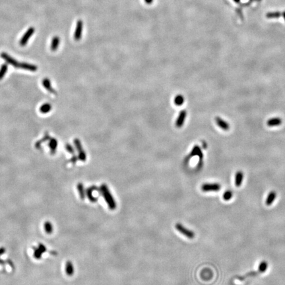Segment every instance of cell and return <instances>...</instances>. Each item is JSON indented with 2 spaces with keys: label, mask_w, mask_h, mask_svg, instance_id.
Segmentation results:
<instances>
[{
  "label": "cell",
  "mask_w": 285,
  "mask_h": 285,
  "mask_svg": "<svg viewBox=\"0 0 285 285\" xmlns=\"http://www.w3.org/2000/svg\"><path fill=\"white\" fill-rule=\"evenodd\" d=\"M48 139H50V137H49V135H48V134H46V136L44 137V138L43 139H42V140H40V141L36 142V147L38 148V149H39V148L40 147V144L42 143L41 142H43V141H46V140H48Z\"/></svg>",
  "instance_id": "484cf974"
},
{
  "label": "cell",
  "mask_w": 285,
  "mask_h": 285,
  "mask_svg": "<svg viewBox=\"0 0 285 285\" xmlns=\"http://www.w3.org/2000/svg\"><path fill=\"white\" fill-rule=\"evenodd\" d=\"M184 102V98L181 95L176 96L174 99V103L177 106H181Z\"/></svg>",
  "instance_id": "44dd1931"
},
{
  "label": "cell",
  "mask_w": 285,
  "mask_h": 285,
  "mask_svg": "<svg viewBox=\"0 0 285 285\" xmlns=\"http://www.w3.org/2000/svg\"><path fill=\"white\" fill-rule=\"evenodd\" d=\"M77 187H78L79 192V193H80V196H81L82 199H83V198L85 197V191H84V188H83V184L82 183H79Z\"/></svg>",
  "instance_id": "cb8c5ba5"
},
{
  "label": "cell",
  "mask_w": 285,
  "mask_h": 285,
  "mask_svg": "<svg viewBox=\"0 0 285 285\" xmlns=\"http://www.w3.org/2000/svg\"><path fill=\"white\" fill-rule=\"evenodd\" d=\"M34 30H34V28L33 27H30L27 30V32L23 36L22 39L19 41V44L20 45V46H25V45L27 44L28 41H29L30 36L34 34Z\"/></svg>",
  "instance_id": "5b68a950"
},
{
  "label": "cell",
  "mask_w": 285,
  "mask_h": 285,
  "mask_svg": "<svg viewBox=\"0 0 285 285\" xmlns=\"http://www.w3.org/2000/svg\"><path fill=\"white\" fill-rule=\"evenodd\" d=\"M282 16V13L279 11H274V12H269L267 13L266 17L267 19H277L279 18L280 17Z\"/></svg>",
  "instance_id": "ac0fdd59"
},
{
  "label": "cell",
  "mask_w": 285,
  "mask_h": 285,
  "mask_svg": "<svg viewBox=\"0 0 285 285\" xmlns=\"http://www.w3.org/2000/svg\"><path fill=\"white\" fill-rule=\"evenodd\" d=\"M19 67H20L23 69H25V70H28L30 71H36L38 67L37 66L33 64H30L28 63H25V62H23V63H20L19 64Z\"/></svg>",
  "instance_id": "30bf717a"
},
{
  "label": "cell",
  "mask_w": 285,
  "mask_h": 285,
  "mask_svg": "<svg viewBox=\"0 0 285 285\" xmlns=\"http://www.w3.org/2000/svg\"><path fill=\"white\" fill-rule=\"evenodd\" d=\"M77 156H76L75 155L73 156V157L71 158V161L73 162V163H75L76 161H77Z\"/></svg>",
  "instance_id": "4316f807"
},
{
  "label": "cell",
  "mask_w": 285,
  "mask_h": 285,
  "mask_svg": "<svg viewBox=\"0 0 285 285\" xmlns=\"http://www.w3.org/2000/svg\"><path fill=\"white\" fill-rule=\"evenodd\" d=\"M52 110V106L50 104L45 103L42 104L40 108V112L42 114H47L50 112Z\"/></svg>",
  "instance_id": "e0dca14e"
},
{
  "label": "cell",
  "mask_w": 285,
  "mask_h": 285,
  "mask_svg": "<svg viewBox=\"0 0 285 285\" xmlns=\"http://www.w3.org/2000/svg\"><path fill=\"white\" fill-rule=\"evenodd\" d=\"M96 188V187L95 186H93L92 187H90V188L88 189V191H87V194H88V196H89V198L90 199V200H91V201H92V202H95V201H96V199L95 197H94L92 196V190L94 189H95Z\"/></svg>",
  "instance_id": "603a6c76"
},
{
  "label": "cell",
  "mask_w": 285,
  "mask_h": 285,
  "mask_svg": "<svg viewBox=\"0 0 285 285\" xmlns=\"http://www.w3.org/2000/svg\"><path fill=\"white\" fill-rule=\"evenodd\" d=\"M65 148H66V150H67V151L69 152V153H71V154H72V155H75L74 149V147H73L70 144H69V143L66 144Z\"/></svg>",
  "instance_id": "d4e9b609"
},
{
  "label": "cell",
  "mask_w": 285,
  "mask_h": 285,
  "mask_svg": "<svg viewBox=\"0 0 285 285\" xmlns=\"http://www.w3.org/2000/svg\"><path fill=\"white\" fill-rule=\"evenodd\" d=\"M83 23L82 20H79L76 25V29L74 33V39L75 40H79L81 39L82 32H83Z\"/></svg>",
  "instance_id": "52a82bcc"
},
{
  "label": "cell",
  "mask_w": 285,
  "mask_h": 285,
  "mask_svg": "<svg viewBox=\"0 0 285 285\" xmlns=\"http://www.w3.org/2000/svg\"><path fill=\"white\" fill-rule=\"evenodd\" d=\"M74 144L75 145L76 149H77V150L78 151L79 159L80 160V161L85 162L86 158V155L85 151L83 150L81 141H80V140L78 139H75L74 140Z\"/></svg>",
  "instance_id": "277c9868"
},
{
  "label": "cell",
  "mask_w": 285,
  "mask_h": 285,
  "mask_svg": "<svg viewBox=\"0 0 285 285\" xmlns=\"http://www.w3.org/2000/svg\"><path fill=\"white\" fill-rule=\"evenodd\" d=\"M267 267H268V263H267V262H265V261H263L259 265V271L260 273H265L267 269Z\"/></svg>",
  "instance_id": "d6986e66"
},
{
  "label": "cell",
  "mask_w": 285,
  "mask_h": 285,
  "mask_svg": "<svg viewBox=\"0 0 285 285\" xmlns=\"http://www.w3.org/2000/svg\"><path fill=\"white\" fill-rule=\"evenodd\" d=\"M60 38H59L58 36H54L53 39H52V42H51V46H50V48H51V50L52 51H55L56 50L58 47H59V45H60Z\"/></svg>",
  "instance_id": "9a60e30c"
},
{
  "label": "cell",
  "mask_w": 285,
  "mask_h": 285,
  "mask_svg": "<svg viewBox=\"0 0 285 285\" xmlns=\"http://www.w3.org/2000/svg\"><path fill=\"white\" fill-rule=\"evenodd\" d=\"M232 196H233V193L231 192V191L228 190V191H226V192L223 194V199L225 201H229L230 199H232Z\"/></svg>",
  "instance_id": "7402d4cb"
},
{
  "label": "cell",
  "mask_w": 285,
  "mask_h": 285,
  "mask_svg": "<svg viewBox=\"0 0 285 285\" xmlns=\"http://www.w3.org/2000/svg\"><path fill=\"white\" fill-rule=\"evenodd\" d=\"M234 1L235 2H239L240 0H234Z\"/></svg>",
  "instance_id": "f546056e"
},
{
  "label": "cell",
  "mask_w": 285,
  "mask_h": 285,
  "mask_svg": "<svg viewBox=\"0 0 285 285\" xmlns=\"http://www.w3.org/2000/svg\"><path fill=\"white\" fill-rule=\"evenodd\" d=\"M281 124H282V120L279 117L271 118V119H269L268 121H267V126H269L270 127L280 126V125H281Z\"/></svg>",
  "instance_id": "7c38bea8"
},
{
  "label": "cell",
  "mask_w": 285,
  "mask_h": 285,
  "mask_svg": "<svg viewBox=\"0 0 285 285\" xmlns=\"http://www.w3.org/2000/svg\"><path fill=\"white\" fill-rule=\"evenodd\" d=\"M187 116L186 110H183L180 112L178 118H177L176 121V126L177 127H182V126L184 124V121H185Z\"/></svg>",
  "instance_id": "ba28073f"
},
{
  "label": "cell",
  "mask_w": 285,
  "mask_h": 285,
  "mask_svg": "<svg viewBox=\"0 0 285 285\" xmlns=\"http://www.w3.org/2000/svg\"><path fill=\"white\" fill-rule=\"evenodd\" d=\"M0 55H1V57L3 60H4L8 64L13 65V67H19L20 63H19V62L17 60H15V59L10 56L9 55L5 53V52H2V53L0 54Z\"/></svg>",
  "instance_id": "8992f818"
},
{
  "label": "cell",
  "mask_w": 285,
  "mask_h": 285,
  "mask_svg": "<svg viewBox=\"0 0 285 285\" xmlns=\"http://www.w3.org/2000/svg\"><path fill=\"white\" fill-rule=\"evenodd\" d=\"M282 16L283 17V18H284V19L285 20V11H284L283 13H282Z\"/></svg>",
  "instance_id": "f1b7e54d"
},
{
  "label": "cell",
  "mask_w": 285,
  "mask_h": 285,
  "mask_svg": "<svg viewBox=\"0 0 285 285\" xmlns=\"http://www.w3.org/2000/svg\"><path fill=\"white\" fill-rule=\"evenodd\" d=\"M49 147L50 148V151H51V153L52 154H54L55 151H56V149L58 147V141L54 138H52L50 139L49 142Z\"/></svg>",
  "instance_id": "2e32d148"
},
{
  "label": "cell",
  "mask_w": 285,
  "mask_h": 285,
  "mask_svg": "<svg viewBox=\"0 0 285 285\" xmlns=\"http://www.w3.org/2000/svg\"><path fill=\"white\" fill-rule=\"evenodd\" d=\"M215 121H216V123L218 126H219V127H221V129L223 130L227 131L230 129V125H229V124L224 120H222L220 117H217L215 118Z\"/></svg>",
  "instance_id": "9c48e42d"
},
{
  "label": "cell",
  "mask_w": 285,
  "mask_h": 285,
  "mask_svg": "<svg viewBox=\"0 0 285 285\" xmlns=\"http://www.w3.org/2000/svg\"><path fill=\"white\" fill-rule=\"evenodd\" d=\"M221 188V186L219 183H203L201 186V189L203 192H218Z\"/></svg>",
  "instance_id": "7a4b0ae2"
},
{
  "label": "cell",
  "mask_w": 285,
  "mask_h": 285,
  "mask_svg": "<svg viewBox=\"0 0 285 285\" xmlns=\"http://www.w3.org/2000/svg\"><path fill=\"white\" fill-rule=\"evenodd\" d=\"M8 69V65L6 64H3L2 67H0V80H2L5 75Z\"/></svg>",
  "instance_id": "ffe728a7"
},
{
  "label": "cell",
  "mask_w": 285,
  "mask_h": 285,
  "mask_svg": "<svg viewBox=\"0 0 285 285\" xmlns=\"http://www.w3.org/2000/svg\"><path fill=\"white\" fill-rule=\"evenodd\" d=\"M244 179V174L241 171H238L235 175V185L236 187H240Z\"/></svg>",
  "instance_id": "8fae6325"
},
{
  "label": "cell",
  "mask_w": 285,
  "mask_h": 285,
  "mask_svg": "<svg viewBox=\"0 0 285 285\" xmlns=\"http://www.w3.org/2000/svg\"><path fill=\"white\" fill-rule=\"evenodd\" d=\"M276 197H277L276 192H274V191L271 192L268 194V196H267V199H266L265 203H266L267 205H268V206L271 205L274 202V201L275 200Z\"/></svg>",
  "instance_id": "4fadbf2b"
},
{
  "label": "cell",
  "mask_w": 285,
  "mask_h": 285,
  "mask_svg": "<svg viewBox=\"0 0 285 285\" xmlns=\"http://www.w3.org/2000/svg\"><path fill=\"white\" fill-rule=\"evenodd\" d=\"M145 2L147 4H151L153 2V0H145Z\"/></svg>",
  "instance_id": "83f0119b"
},
{
  "label": "cell",
  "mask_w": 285,
  "mask_h": 285,
  "mask_svg": "<svg viewBox=\"0 0 285 285\" xmlns=\"http://www.w3.org/2000/svg\"><path fill=\"white\" fill-rule=\"evenodd\" d=\"M176 228L179 232H180V233L182 234L183 235L186 236V237H187L188 238L193 239L195 237V233L192 230H189V229L184 227L181 224L177 223L176 224Z\"/></svg>",
  "instance_id": "3957f363"
},
{
  "label": "cell",
  "mask_w": 285,
  "mask_h": 285,
  "mask_svg": "<svg viewBox=\"0 0 285 285\" xmlns=\"http://www.w3.org/2000/svg\"><path fill=\"white\" fill-rule=\"evenodd\" d=\"M100 192L101 193L102 197H104V200H105L108 206L110 209H115L116 208L117 204L115 200H114V198L113 197L112 193H111L109 188L106 186V184H102V185H101V186L100 187Z\"/></svg>",
  "instance_id": "6da1fadb"
},
{
  "label": "cell",
  "mask_w": 285,
  "mask_h": 285,
  "mask_svg": "<svg viewBox=\"0 0 285 285\" xmlns=\"http://www.w3.org/2000/svg\"><path fill=\"white\" fill-rule=\"evenodd\" d=\"M42 85L44 86V87L46 89L48 92H50L51 93H55L54 89L52 88V85H51V82L50 81L49 79L48 78H45L43 79L42 81Z\"/></svg>",
  "instance_id": "5bb4252c"
}]
</instances>
